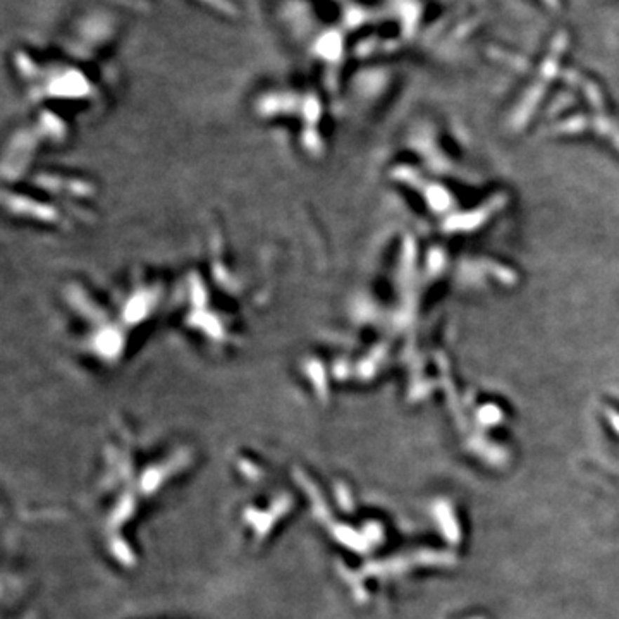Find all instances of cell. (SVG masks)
<instances>
[{
    "mask_svg": "<svg viewBox=\"0 0 619 619\" xmlns=\"http://www.w3.org/2000/svg\"><path fill=\"white\" fill-rule=\"evenodd\" d=\"M167 274L135 267L107 281L71 277L59 291L67 341L76 357L112 366L131 358L157 320L169 313Z\"/></svg>",
    "mask_w": 619,
    "mask_h": 619,
    "instance_id": "cell-1",
    "label": "cell"
},
{
    "mask_svg": "<svg viewBox=\"0 0 619 619\" xmlns=\"http://www.w3.org/2000/svg\"><path fill=\"white\" fill-rule=\"evenodd\" d=\"M262 288L222 241H215L174 282L169 315L200 350L231 354L246 341L251 317L263 300Z\"/></svg>",
    "mask_w": 619,
    "mask_h": 619,
    "instance_id": "cell-2",
    "label": "cell"
},
{
    "mask_svg": "<svg viewBox=\"0 0 619 619\" xmlns=\"http://www.w3.org/2000/svg\"><path fill=\"white\" fill-rule=\"evenodd\" d=\"M98 185L83 172L22 166L6 178L4 205L14 222L41 231L69 232L95 220Z\"/></svg>",
    "mask_w": 619,
    "mask_h": 619,
    "instance_id": "cell-3",
    "label": "cell"
}]
</instances>
